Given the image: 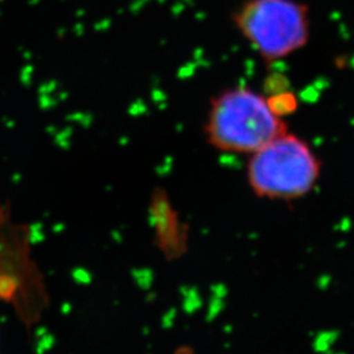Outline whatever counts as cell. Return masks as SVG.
Masks as SVG:
<instances>
[{
  "label": "cell",
  "mask_w": 354,
  "mask_h": 354,
  "mask_svg": "<svg viewBox=\"0 0 354 354\" xmlns=\"http://www.w3.org/2000/svg\"><path fill=\"white\" fill-rule=\"evenodd\" d=\"M286 131L268 99L247 87L218 93L205 124L207 142L215 150L230 153H252Z\"/></svg>",
  "instance_id": "1"
},
{
  "label": "cell",
  "mask_w": 354,
  "mask_h": 354,
  "mask_svg": "<svg viewBox=\"0 0 354 354\" xmlns=\"http://www.w3.org/2000/svg\"><path fill=\"white\" fill-rule=\"evenodd\" d=\"M320 162L299 137L283 133L251 153L247 178L253 193L268 200L291 201L315 188Z\"/></svg>",
  "instance_id": "2"
},
{
  "label": "cell",
  "mask_w": 354,
  "mask_h": 354,
  "mask_svg": "<svg viewBox=\"0 0 354 354\" xmlns=\"http://www.w3.org/2000/svg\"><path fill=\"white\" fill-rule=\"evenodd\" d=\"M234 23L266 61L286 58L310 37L308 8L295 0H247L234 15Z\"/></svg>",
  "instance_id": "3"
},
{
  "label": "cell",
  "mask_w": 354,
  "mask_h": 354,
  "mask_svg": "<svg viewBox=\"0 0 354 354\" xmlns=\"http://www.w3.org/2000/svg\"><path fill=\"white\" fill-rule=\"evenodd\" d=\"M268 102L273 112L279 114V117H282L283 114L290 113L297 106L295 97L289 93H281L279 96H274L273 99H269Z\"/></svg>",
  "instance_id": "4"
}]
</instances>
